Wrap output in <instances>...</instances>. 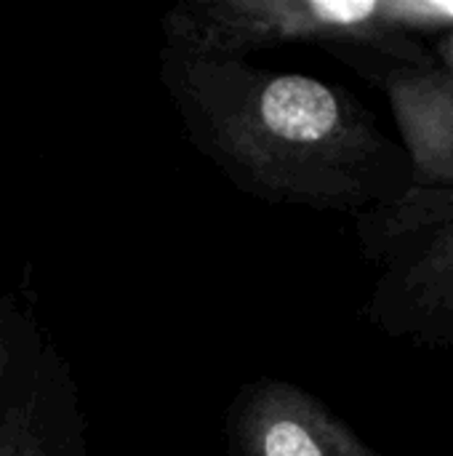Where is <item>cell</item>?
<instances>
[{
  "instance_id": "1",
  "label": "cell",
  "mask_w": 453,
  "mask_h": 456,
  "mask_svg": "<svg viewBox=\"0 0 453 456\" xmlns=\"http://www.w3.org/2000/svg\"><path fill=\"white\" fill-rule=\"evenodd\" d=\"M160 80L192 147L251 198L360 216L411 187L403 144L342 86L166 45Z\"/></svg>"
},
{
  "instance_id": "2",
  "label": "cell",
  "mask_w": 453,
  "mask_h": 456,
  "mask_svg": "<svg viewBox=\"0 0 453 456\" xmlns=\"http://www.w3.org/2000/svg\"><path fill=\"white\" fill-rule=\"evenodd\" d=\"M160 29L166 48L198 56L315 45L382 88L443 61L430 37L453 32V0H184Z\"/></svg>"
},
{
  "instance_id": "3",
  "label": "cell",
  "mask_w": 453,
  "mask_h": 456,
  "mask_svg": "<svg viewBox=\"0 0 453 456\" xmlns=\"http://www.w3.org/2000/svg\"><path fill=\"white\" fill-rule=\"evenodd\" d=\"M374 267L363 315L384 337L453 358V187H409L355 216Z\"/></svg>"
},
{
  "instance_id": "4",
  "label": "cell",
  "mask_w": 453,
  "mask_h": 456,
  "mask_svg": "<svg viewBox=\"0 0 453 456\" xmlns=\"http://www.w3.org/2000/svg\"><path fill=\"white\" fill-rule=\"evenodd\" d=\"M230 456H384L320 398L294 382L259 377L227 411Z\"/></svg>"
},
{
  "instance_id": "5",
  "label": "cell",
  "mask_w": 453,
  "mask_h": 456,
  "mask_svg": "<svg viewBox=\"0 0 453 456\" xmlns=\"http://www.w3.org/2000/svg\"><path fill=\"white\" fill-rule=\"evenodd\" d=\"M414 187H453V64L392 75L382 88Z\"/></svg>"
},
{
  "instance_id": "6",
  "label": "cell",
  "mask_w": 453,
  "mask_h": 456,
  "mask_svg": "<svg viewBox=\"0 0 453 456\" xmlns=\"http://www.w3.org/2000/svg\"><path fill=\"white\" fill-rule=\"evenodd\" d=\"M0 456H85V425L69 369L51 345L32 385L0 425Z\"/></svg>"
},
{
  "instance_id": "7",
  "label": "cell",
  "mask_w": 453,
  "mask_h": 456,
  "mask_svg": "<svg viewBox=\"0 0 453 456\" xmlns=\"http://www.w3.org/2000/svg\"><path fill=\"white\" fill-rule=\"evenodd\" d=\"M45 347L32 323L8 299H0V425L32 385Z\"/></svg>"
}]
</instances>
